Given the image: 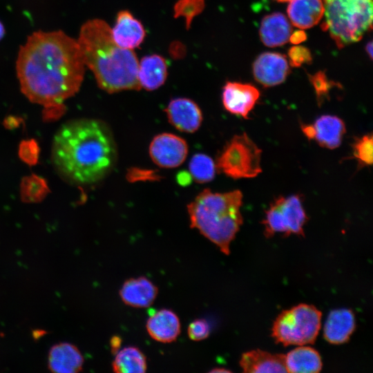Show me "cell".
I'll list each match as a JSON object with an SVG mask.
<instances>
[{"label": "cell", "mask_w": 373, "mask_h": 373, "mask_svg": "<svg viewBox=\"0 0 373 373\" xmlns=\"http://www.w3.org/2000/svg\"><path fill=\"white\" fill-rule=\"evenodd\" d=\"M84 69L77 40L61 30L33 32L16 62L21 92L44 107L46 119L64 113L65 101L79 90Z\"/></svg>", "instance_id": "obj_1"}, {"label": "cell", "mask_w": 373, "mask_h": 373, "mask_svg": "<svg viewBox=\"0 0 373 373\" xmlns=\"http://www.w3.org/2000/svg\"><path fill=\"white\" fill-rule=\"evenodd\" d=\"M117 148L113 134L102 121L78 119L63 124L54 136L52 160L58 173L75 184H91L113 169Z\"/></svg>", "instance_id": "obj_2"}, {"label": "cell", "mask_w": 373, "mask_h": 373, "mask_svg": "<svg viewBox=\"0 0 373 373\" xmlns=\"http://www.w3.org/2000/svg\"><path fill=\"white\" fill-rule=\"evenodd\" d=\"M77 40L84 64L93 72L101 89L108 93L140 90L135 53L115 43L111 28L105 21L94 19L85 22Z\"/></svg>", "instance_id": "obj_3"}, {"label": "cell", "mask_w": 373, "mask_h": 373, "mask_svg": "<svg viewBox=\"0 0 373 373\" xmlns=\"http://www.w3.org/2000/svg\"><path fill=\"white\" fill-rule=\"evenodd\" d=\"M240 190L224 193L204 189L187 204L190 227L196 229L225 255L242 224Z\"/></svg>", "instance_id": "obj_4"}, {"label": "cell", "mask_w": 373, "mask_h": 373, "mask_svg": "<svg viewBox=\"0 0 373 373\" xmlns=\"http://www.w3.org/2000/svg\"><path fill=\"white\" fill-rule=\"evenodd\" d=\"M323 29L340 47L357 42L372 28V0H323Z\"/></svg>", "instance_id": "obj_5"}, {"label": "cell", "mask_w": 373, "mask_h": 373, "mask_svg": "<svg viewBox=\"0 0 373 373\" xmlns=\"http://www.w3.org/2000/svg\"><path fill=\"white\" fill-rule=\"evenodd\" d=\"M321 312L314 306L299 304L277 316L271 336L284 346L313 344L321 327Z\"/></svg>", "instance_id": "obj_6"}, {"label": "cell", "mask_w": 373, "mask_h": 373, "mask_svg": "<svg viewBox=\"0 0 373 373\" xmlns=\"http://www.w3.org/2000/svg\"><path fill=\"white\" fill-rule=\"evenodd\" d=\"M261 153L246 133L236 135L218 155L216 170L233 179L255 178L262 172Z\"/></svg>", "instance_id": "obj_7"}, {"label": "cell", "mask_w": 373, "mask_h": 373, "mask_svg": "<svg viewBox=\"0 0 373 373\" xmlns=\"http://www.w3.org/2000/svg\"><path fill=\"white\" fill-rule=\"evenodd\" d=\"M307 217L298 195L280 196L274 200L262 220L264 234L270 238L280 233L285 236H304Z\"/></svg>", "instance_id": "obj_8"}, {"label": "cell", "mask_w": 373, "mask_h": 373, "mask_svg": "<svg viewBox=\"0 0 373 373\" xmlns=\"http://www.w3.org/2000/svg\"><path fill=\"white\" fill-rule=\"evenodd\" d=\"M149 151L152 161L156 165L164 169H173L184 162L189 148L182 137L163 133L153 138Z\"/></svg>", "instance_id": "obj_9"}, {"label": "cell", "mask_w": 373, "mask_h": 373, "mask_svg": "<svg viewBox=\"0 0 373 373\" xmlns=\"http://www.w3.org/2000/svg\"><path fill=\"white\" fill-rule=\"evenodd\" d=\"M301 129L309 140H314L321 146L329 149L338 147L345 133L343 121L332 115H321L311 124H302Z\"/></svg>", "instance_id": "obj_10"}, {"label": "cell", "mask_w": 373, "mask_h": 373, "mask_svg": "<svg viewBox=\"0 0 373 373\" xmlns=\"http://www.w3.org/2000/svg\"><path fill=\"white\" fill-rule=\"evenodd\" d=\"M259 97V90L251 84L228 82L222 88V102L229 113L247 119Z\"/></svg>", "instance_id": "obj_11"}, {"label": "cell", "mask_w": 373, "mask_h": 373, "mask_svg": "<svg viewBox=\"0 0 373 373\" xmlns=\"http://www.w3.org/2000/svg\"><path fill=\"white\" fill-rule=\"evenodd\" d=\"M169 122L180 131L192 133L198 131L202 122L199 106L186 97L172 99L164 109Z\"/></svg>", "instance_id": "obj_12"}, {"label": "cell", "mask_w": 373, "mask_h": 373, "mask_svg": "<svg viewBox=\"0 0 373 373\" xmlns=\"http://www.w3.org/2000/svg\"><path fill=\"white\" fill-rule=\"evenodd\" d=\"M289 73L288 61L285 56L280 53H262L253 64V75L255 79L265 87L282 84Z\"/></svg>", "instance_id": "obj_13"}, {"label": "cell", "mask_w": 373, "mask_h": 373, "mask_svg": "<svg viewBox=\"0 0 373 373\" xmlns=\"http://www.w3.org/2000/svg\"><path fill=\"white\" fill-rule=\"evenodd\" d=\"M111 35L115 43L121 48L133 50L144 41L146 33L142 23L128 10L119 11Z\"/></svg>", "instance_id": "obj_14"}, {"label": "cell", "mask_w": 373, "mask_h": 373, "mask_svg": "<svg viewBox=\"0 0 373 373\" xmlns=\"http://www.w3.org/2000/svg\"><path fill=\"white\" fill-rule=\"evenodd\" d=\"M157 294L158 288L144 276L126 280L119 290V296L124 303L136 308L151 306Z\"/></svg>", "instance_id": "obj_15"}, {"label": "cell", "mask_w": 373, "mask_h": 373, "mask_svg": "<svg viewBox=\"0 0 373 373\" xmlns=\"http://www.w3.org/2000/svg\"><path fill=\"white\" fill-rule=\"evenodd\" d=\"M146 327L153 339L164 343L175 341L181 332L178 316L168 309H162L154 312L148 318Z\"/></svg>", "instance_id": "obj_16"}, {"label": "cell", "mask_w": 373, "mask_h": 373, "mask_svg": "<svg viewBox=\"0 0 373 373\" xmlns=\"http://www.w3.org/2000/svg\"><path fill=\"white\" fill-rule=\"evenodd\" d=\"M356 328L353 312L338 309L330 312L323 327V336L331 344H342L350 340Z\"/></svg>", "instance_id": "obj_17"}, {"label": "cell", "mask_w": 373, "mask_h": 373, "mask_svg": "<svg viewBox=\"0 0 373 373\" xmlns=\"http://www.w3.org/2000/svg\"><path fill=\"white\" fill-rule=\"evenodd\" d=\"M167 64L162 56H144L138 64L137 79L142 88L152 91L162 86L167 77Z\"/></svg>", "instance_id": "obj_18"}, {"label": "cell", "mask_w": 373, "mask_h": 373, "mask_svg": "<svg viewBox=\"0 0 373 373\" xmlns=\"http://www.w3.org/2000/svg\"><path fill=\"white\" fill-rule=\"evenodd\" d=\"M240 365L245 372H287L284 354H272L260 350L242 354Z\"/></svg>", "instance_id": "obj_19"}, {"label": "cell", "mask_w": 373, "mask_h": 373, "mask_svg": "<svg viewBox=\"0 0 373 373\" xmlns=\"http://www.w3.org/2000/svg\"><path fill=\"white\" fill-rule=\"evenodd\" d=\"M323 0H291L287 7L291 23L300 29L316 25L324 15Z\"/></svg>", "instance_id": "obj_20"}, {"label": "cell", "mask_w": 373, "mask_h": 373, "mask_svg": "<svg viewBox=\"0 0 373 373\" xmlns=\"http://www.w3.org/2000/svg\"><path fill=\"white\" fill-rule=\"evenodd\" d=\"M83 356L77 347L70 343L54 345L48 355V368L53 372L75 373L82 370Z\"/></svg>", "instance_id": "obj_21"}, {"label": "cell", "mask_w": 373, "mask_h": 373, "mask_svg": "<svg viewBox=\"0 0 373 373\" xmlns=\"http://www.w3.org/2000/svg\"><path fill=\"white\" fill-rule=\"evenodd\" d=\"M259 33L261 41L265 46L277 47L289 41L292 28L283 14L274 12L262 19Z\"/></svg>", "instance_id": "obj_22"}, {"label": "cell", "mask_w": 373, "mask_h": 373, "mask_svg": "<svg viewBox=\"0 0 373 373\" xmlns=\"http://www.w3.org/2000/svg\"><path fill=\"white\" fill-rule=\"evenodd\" d=\"M287 372H319L323 367L320 354L314 348L299 345L285 355Z\"/></svg>", "instance_id": "obj_23"}, {"label": "cell", "mask_w": 373, "mask_h": 373, "mask_svg": "<svg viewBox=\"0 0 373 373\" xmlns=\"http://www.w3.org/2000/svg\"><path fill=\"white\" fill-rule=\"evenodd\" d=\"M112 368L116 373H144L147 369L146 358L138 347L128 346L115 354Z\"/></svg>", "instance_id": "obj_24"}, {"label": "cell", "mask_w": 373, "mask_h": 373, "mask_svg": "<svg viewBox=\"0 0 373 373\" xmlns=\"http://www.w3.org/2000/svg\"><path fill=\"white\" fill-rule=\"evenodd\" d=\"M189 170L196 182L206 183L214 179L216 167L211 157L204 153H196L190 160Z\"/></svg>", "instance_id": "obj_25"}, {"label": "cell", "mask_w": 373, "mask_h": 373, "mask_svg": "<svg viewBox=\"0 0 373 373\" xmlns=\"http://www.w3.org/2000/svg\"><path fill=\"white\" fill-rule=\"evenodd\" d=\"M372 134L356 137L352 144V157L356 160L358 168L370 166L373 159Z\"/></svg>", "instance_id": "obj_26"}, {"label": "cell", "mask_w": 373, "mask_h": 373, "mask_svg": "<svg viewBox=\"0 0 373 373\" xmlns=\"http://www.w3.org/2000/svg\"><path fill=\"white\" fill-rule=\"evenodd\" d=\"M204 8V0H178L174 5V17H183L188 30L193 19Z\"/></svg>", "instance_id": "obj_27"}, {"label": "cell", "mask_w": 373, "mask_h": 373, "mask_svg": "<svg viewBox=\"0 0 373 373\" xmlns=\"http://www.w3.org/2000/svg\"><path fill=\"white\" fill-rule=\"evenodd\" d=\"M22 193L26 200L36 201L43 196L46 191V186L40 178L30 177L23 181Z\"/></svg>", "instance_id": "obj_28"}, {"label": "cell", "mask_w": 373, "mask_h": 373, "mask_svg": "<svg viewBox=\"0 0 373 373\" xmlns=\"http://www.w3.org/2000/svg\"><path fill=\"white\" fill-rule=\"evenodd\" d=\"M210 325L207 320L203 318L195 319L188 326L187 334L189 338L194 341H200L206 339L210 334Z\"/></svg>", "instance_id": "obj_29"}, {"label": "cell", "mask_w": 373, "mask_h": 373, "mask_svg": "<svg viewBox=\"0 0 373 373\" xmlns=\"http://www.w3.org/2000/svg\"><path fill=\"white\" fill-rule=\"evenodd\" d=\"M290 65L298 67L312 61L311 52L308 48L302 46H294L288 52Z\"/></svg>", "instance_id": "obj_30"}, {"label": "cell", "mask_w": 373, "mask_h": 373, "mask_svg": "<svg viewBox=\"0 0 373 373\" xmlns=\"http://www.w3.org/2000/svg\"><path fill=\"white\" fill-rule=\"evenodd\" d=\"M312 84L316 90L318 102H321L327 96L333 84L329 81L325 75L318 72L310 77Z\"/></svg>", "instance_id": "obj_31"}, {"label": "cell", "mask_w": 373, "mask_h": 373, "mask_svg": "<svg viewBox=\"0 0 373 373\" xmlns=\"http://www.w3.org/2000/svg\"><path fill=\"white\" fill-rule=\"evenodd\" d=\"M122 344V338L119 336H113L110 341L111 350L113 354H115L119 350Z\"/></svg>", "instance_id": "obj_32"}, {"label": "cell", "mask_w": 373, "mask_h": 373, "mask_svg": "<svg viewBox=\"0 0 373 373\" xmlns=\"http://www.w3.org/2000/svg\"><path fill=\"white\" fill-rule=\"evenodd\" d=\"M306 39V35L304 32L299 30L291 33L289 40L294 44H298Z\"/></svg>", "instance_id": "obj_33"}, {"label": "cell", "mask_w": 373, "mask_h": 373, "mask_svg": "<svg viewBox=\"0 0 373 373\" xmlns=\"http://www.w3.org/2000/svg\"><path fill=\"white\" fill-rule=\"evenodd\" d=\"M365 48H366L367 52L370 55V57L372 58V42L370 41L369 43H367V44L366 45Z\"/></svg>", "instance_id": "obj_34"}, {"label": "cell", "mask_w": 373, "mask_h": 373, "mask_svg": "<svg viewBox=\"0 0 373 373\" xmlns=\"http://www.w3.org/2000/svg\"><path fill=\"white\" fill-rule=\"evenodd\" d=\"M231 372L230 370H227V369H224V368H215V369H212L210 372Z\"/></svg>", "instance_id": "obj_35"}, {"label": "cell", "mask_w": 373, "mask_h": 373, "mask_svg": "<svg viewBox=\"0 0 373 373\" xmlns=\"http://www.w3.org/2000/svg\"><path fill=\"white\" fill-rule=\"evenodd\" d=\"M5 33L4 27L2 23L0 21V40L3 38Z\"/></svg>", "instance_id": "obj_36"}, {"label": "cell", "mask_w": 373, "mask_h": 373, "mask_svg": "<svg viewBox=\"0 0 373 373\" xmlns=\"http://www.w3.org/2000/svg\"><path fill=\"white\" fill-rule=\"evenodd\" d=\"M277 1H280V2H288V1H290L291 0H276Z\"/></svg>", "instance_id": "obj_37"}]
</instances>
